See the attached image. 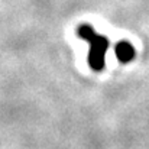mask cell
I'll return each mask as SVG.
<instances>
[{"label":"cell","instance_id":"3957f363","mask_svg":"<svg viewBox=\"0 0 149 149\" xmlns=\"http://www.w3.org/2000/svg\"><path fill=\"white\" fill-rule=\"evenodd\" d=\"M77 35L80 36V38H83V39H86V41H90L93 36H96L97 33L94 32V29L91 28V26H88V25H81L78 29H77Z\"/></svg>","mask_w":149,"mask_h":149},{"label":"cell","instance_id":"7a4b0ae2","mask_svg":"<svg viewBox=\"0 0 149 149\" xmlns=\"http://www.w3.org/2000/svg\"><path fill=\"white\" fill-rule=\"evenodd\" d=\"M114 52H116V56L119 58L120 62H130L135 56V49L127 41H120L116 45Z\"/></svg>","mask_w":149,"mask_h":149},{"label":"cell","instance_id":"6da1fadb","mask_svg":"<svg viewBox=\"0 0 149 149\" xmlns=\"http://www.w3.org/2000/svg\"><path fill=\"white\" fill-rule=\"evenodd\" d=\"M88 42H90L88 64L94 71H101L104 68V56L109 48V39L101 35H96Z\"/></svg>","mask_w":149,"mask_h":149}]
</instances>
